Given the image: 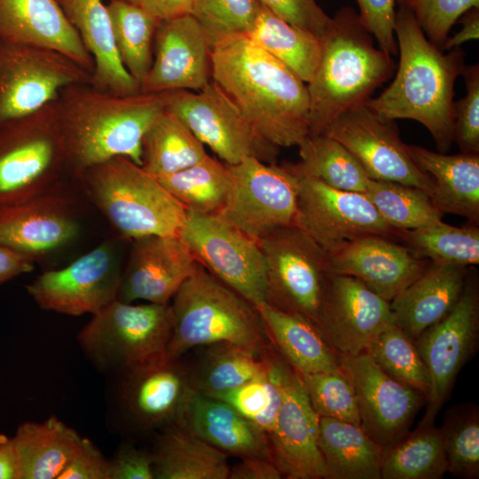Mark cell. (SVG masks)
Returning <instances> with one entry per match:
<instances>
[{"mask_svg": "<svg viewBox=\"0 0 479 479\" xmlns=\"http://www.w3.org/2000/svg\"><path fill=\"white\" fill-rule=\"evenodd\" d=\"M122 272L114 247L102 243L63 268L43 271L27 291L44 310L93 315L116 300Z\"/></svg>", "mask_w": 479, "mask_h": 479, "instance_id": "obj_17", "label": "cell"}, {"mask_svg": "<svg viewBox=\"0 0 479 479\" xmlns=\"http://www.w3.org/2000/svg\"><path fill=\"white\" fill-rule=\"evenodd\" d=\"M271 349L259 353L230 342L199 347L198 358L188 366L195 391L213 397L246 383L267 369Z\"/></svg>", "mask_w": 479, "mask_h": 479, "instance_id": "obj_35", "label": "cell"}, {"mask_svg": "<svg viewBox=\"0 0 479 479\" xmlns=\"http://www.w3.org/2000/svg\"><path fill=\"white\" fill-rule=\"evenodd\" d=\"M289 365L272 346L267 369L234 389L214 398L226 402L268 435L275 423L283 400Z\"/></svg>", "mask_w": 479, "mask_h": 479, "instance_id": "obj_42", "label": "cell"}, {"mask_svg": "<svg viewBox=\"0 0 479 479\" xmlns=\"http://www.w3.org/2000/svg\"><path fill=\"white\" fill-rule=\"evenodd\" d=\"M257 242L266 266L265 302L318 326L330 273L328 253L295 225L276 229Z\"/></svg>", "mask_w": 479, "mask_h": 479, "instance_id": "obj_10", "label": "cell"}, {"mask_svg": "<svg viewBox=\"0 0 479 479\" xmlns=\"http://www.w3.org/2000/svg\"><path fill=\"white\" fill-rule=\"evenodd\" d=\"M82 438L55 416L20 425L12 436L20 464V479H58Z\"/></svg>", "mask_w": 479, "mask_h": 479, "instance_id": "obj_32", "label": "cell"}, {"mask_svg": "<svg viewBox=\"0 0 479 479\" xmlns=\"http://www.w3.org/2000/svg\"><path fill=\"white\" fill-rule=\"evenodd\" d=\"M154 479H228L227 454L177 423L161 428L153 451Z\"/></svg>", "mask_w": 479, "mask_h": 479, "instance_id": "obj_33", "label": "cell"}, {"mask_svg": "<svg viewBox=\"0 0 479 479\" xmlns=\"http://www.w3.org/2000/svg\"><path fill=\"white\" fill-rule=\"evenodd\" d=\"M293 173L298 185L294 225L328 254L347 241L370 234L401 240L403 232L389 224L365 193L337 190Z\"/></svg>", "mask_w": 479, "mask_h": 479, "instance_id": "obj_15", "label": "cell"}, {"mask_svg": "<svg viewBox=\"0 0 479 479\" xmlns=\"http://www.w3.org/2000/svg\"><path fill=\"white\" fill-rule=\"evenodd\" d=\"M478 329V292L467 281L454 308L414 340L429 379L426 412L419 426L434 425L459 372L475 350Z\"/></svg>", "mask_w": 479, "mask_h": 479, "instance_id": "obj_18", "label": "cell"}, {"mask_svg": "<svg viewBox=\"0 0 479 479\" xmlns=\"http://www.w3.org/2000/svg\"><path fill=\"white\" fill-rule=\"evenodd\" d=\"M401 240L414 255L432 262L475 265L479 263V228L456 227L443 222L402 232Z\"/></svg>", "mask_w": 479, "mask_h": 479, "instance_id": "obj_44", "label": "cell"}, {"mask_svg": "<svg viewBox=\"0 0 479 479\" xmlns=\"http://www.w3.org/2000/svg\"><path fill=\"white\" fill-rule=\"evenodd\" d=\"M35 261L10 248L0 246V286L34 270Z\"/></svg>", "mask_w": 479, "mask_h": 479, "instance_id": "obj_56", "label": "cell"}, {"mask_svg": "<svg viewBox=\"0 0 479 479\" xmlns=\"http://www.w3.org/2000/svg\"><path fill=\"white\" fill-rule=\"evenodd\" d=\"M75 200L62 184L43 193L0 207V246L32 258L58 251L80 233Z\"/></svg>", "mask_w": 479, "mask_h": 479, "instance_id": "obj_21", "label": "cell"}, {"mask_svg": "<svg viewBox=\"0 0 479 479\" xmlns=\"http://www.w3.org/2000/svg\"><path fill=\"white\" fill-rule=\"evenodd\" d=\"M157 179L187 211L205 215L222 212L232 187L228 165L208 154L194 165Z\"/></svg>", "mask_w": 479, "mask_h": 479, "instance_id": "obj_39", "label": "cell"}, {"mask_svg": "<svg viewBox=\"0 0 479 479\" xmlns=\"http://www.w3.org/2000/svg\"><path fill=\"white\" fill-rule=\"evenodd\" d=\"M91 72L51 49L0 40V123L37 111Z\"/></svg>", "mask_w": 479, "mask_h": 479, "instance_id": "obj_13", "label": "cell"}, {"mask_svg": "<svg viewBox=\"0 0 479 479\" xmlns=\"http://www.w3.org/2000/svg\"><path fill=\"white\" fill-rule=\"evenodd\" d=\"M262 4L287 22L321 38L329 28L332 18L316 0H260Z\"/></svg>", "mask_w": 479, "mask_h": 479, "instance_id": "obj_52", "label": "cell"}, {"mask_svg": "<svg viewBox=\"0 0 479 479\" xmlns=\"http://www.w3.org/2000/svg\"><path fill=\"white\" fill-rule=\"evenodd\" d=\"M282 474L271 459L261 457L241 458L230 467L228 479H280Z\"/></svg>", "mask_w": 479, "mask_h": 479, "instance_id": "obj_55", "label": "cell"}, {"mask_svg": "<svg viewBox=\"0 0 479 479\" xmlns=\"http://www.w3.org/2000/svg\"><path fill=\"white\" fill-rule=\"evenodd\" d=\"M108 1H113V0H108ZM121 1H126V2L132 3V4H138V3H139V0H121Z\"/></svg>", "mask_w": 479, "mask_h": 479, "instance_id": "obj_60", "label": "cell"}, {"mask_svg": "<svg viewBox=\"0 0 479 479\" xmlns=\"http://www.w3.org/2000/svg\"><path fill=\"white\" fill-rule=\"evenodd\" d=\"M396 4L408 10L426 37L443 51L452 26L467 10L479 7V0H396Z\"/></svg>", "mask_w": 479, "mask_h": 479, "instance_id": "obj_49", "label": "cell"}, {"mask_svg": "<svg viewBox=\"0 0 479 479\" xmlns=\"http://www.w3.org/2000/svg\"><path fill=\"white\" fill-rule=\"evenodd\" d=\"M447 472V459L439 428L418 426L384 452L381 478L438 479Z\"/></svg>", "mask_w": 479, "mask_h": 479, "instance_id": "obj_40", "label": "cell"}, {"mask_svg": "<svg viewBox=\"0 0 479 479\" xmlns=\"http://www.w3.org/2000/svg\"><path fill=\"white\" fill-rule=\"evenodd\" d=\"M366 352L391 378L428 397L429 379L414 341L395 323L386 326L372 341Z\"/></svg>", "mask_w": 479, "mask_h": 479, "instance_id": "obj_45", "label": "cell"}, {"mask_svg": "<svg viewBox=\"0 0 479 479\" xmlns=\"http://www.w3.org/2000/svg\"><path fill=\"white\" fill-rule=\"evenodd\" d=\"M447 472L475 479L479 475V414L474 405L451 409L441 428Z\"/></svg>", "mask_w": 479, "mask_h": 479, "instance_id": "obj_46", "label": "cell"}, {"mask_svg": "<svg viewBox=\"0 0 479 479\" xmlns=\"http://www.w3.org/2000/svg\"><path fill=\"white\" fill-rule=\"evenodd\" d=\"M414 163L432 180L430 199L442 213L479 223V153L448 155L406 145Z\"/></svg>", "mask_w": 479, "mask_h": 479, "instance_id": "obj_30", "label": "cell"}, {"mask_svg": "<svg viewBox=\"0 0 479 479\" xmlns=\"http://www.w3.org/2000/svg\"><path fill=\"white\" fill-rule=\"evenodd\" d=\"M255 306L271 343L298 374L343 373L338 356L314 323L265 302Z\"/></svg>", "mask_w": 479, "mask_h": 479, "instance_id": "obj_31", "label": "cell"}, {"mask_svg": "<svg viewBox=\"0 0 479 479\" xmlns=\"http://www.w3.org/2000/svg\"><path fill=\"white\" fill-rule=\"evenodd\" d=\"M58 479H109V459L88 438Z\"/></svg>", "mask_w": 479, "mask_h": 479, "instance_id": "obj_54", "label": "cell"}, {"mask_svg": "<svg viewBox=\"0 0 479 479\" xmlns=\"http://www.w3.org/2000/svg\"><path fill=\"white\" fill-rule=\"evenodd\" d=\"M328 255L330 272L357 278L389 302L428 264L397 240L376 234L347 241Z\"/></svg>", "mask_w": 479, "mask_h": 479, "instance_id": "obj_25", "label": "cell"}, {"mask_svg": "<svg viewBox=\"0 0 479 479\" xmlns=\"http://www.w3.org/2000/svg\"><path fill=\"white\" fill-rule=\"evenodd\" d=\"M166 108L225 164L234 165L247 157L277 161L279 147L263 138L212 80L197 91H169Z\"/></svg>", "mask_w": 479, "mask_h": 479, "instance_id": "obj_11", "label": "cell"}, {"mask_svg": "<svg viewBox=\"0 0 479 479\" xmlns=\"http://www.w3.org/2000/svg\"><path fill=\"white\" fill-rule=\"evenodd\" d=\"M169 91L118 95L90 82L63 88L56 98L59 122L75 177L118 156L142 166V139L166 108Z\"/></svg>", "mask_w": 479, "mask_h": 479, "instance_id": "obj_3", "label": "cell"}, {"mask_svg": "<svg viewBox=\"0 0 479 479\" xmlns=\"http://www.w3.org/2000/svg\"><path fill=\"white\" fill-rule=\"evenodd\" d=\"M67 169L56 99L0 123V207L55 188Z\"/></svg>", "mask_w": 479, "mask_h": 479, "instance_id": "obj_7", "label": "cell"}, {"mask_svg": "<svg viewBox=\"0 0 479 479\" xmlns=\"http://www.w3.org/2000/svg\"><path fill=\"white\" fill-rule=\"evenodd\" d=\"M106 6L119 57L140 85L152 66L153 39L161 20L140 5L126 1H109Z\"/></svg>", "mask_w": 479, "mask_h": 479, "instance_id": "obj_41", "label": "cell"}, {"mask_svg": "<svg viewBox=\"0 0 479 479\" xmlns=\"http://www.w3.org/2000/svg\"><path fill=\"white\" fill-rule=\"evenodd\" d=\"M362 24L376 39L385 53L397 55L398 47L395 36L396 0H356Z\"/></svg>", "mask_w": 479, "mask_h": 479, "instance_id": "obj_51", "label": "cell"}, {"mask_svg": "<svg viewBox=\"0 0 479 479\" xmlns=\"http://www.w3.org/2000/svg\"><path fill=\"white\" fill-rule=\"evenodd\" d=\"M210 41L189 13L161 20L155 31L152 66L140 92L161 93L201 90L211 81Z\"/></svg>", "mask_w": 479, "mask_h": 479, "instance_id": "obj_22", "label": "cell"}, {"mask_svg": "<svg viewBox=\"0 0 479 479\" xmlns=\"http://www.w3.org/2000/svg\"><path fill=\"white\" fill-rule=\"evenodd\" d=\"M393 323L389 301L357 278L328 274L317 326L337 356L365 352L379 333Z\"/></svg>", "mask_w": 479, "mask_h": 479, "instance_id": "obj_20", "label": "cell"}, {"mask_svg": "<svg viewBox=\"0 0 479 479\" xmlns=\"http://www.w3.org/2000/svg\"><path fill=\"white\" fill-rule=\"evenodd\" d=\"M247 36L306 84L312 79L321 54V39L316 35L291 25L263 6Z\"/></svg>", "mask_w": 479, "mask_h": 479, "instance_id": "obj_37", "label": "cell"}, {"mask_svg": "<svg viewBox=\"0 0 479 479\" xmlns=\"http://www.w3.org/2000/svg\"><path fill=\"white\" fill-rule=\"evenodd\" d=\"M0 40L57 51L92 74V58L58 0H0Z\"/></svg>", "mask_w": 479, "mask_h": 479, "instance_id": "obj_26", "label": "cell"}, {"mask_svg": "<svg viewBox=\"0 0 479 479\" xmlns=\"http://www.w3.org/2000/svg\"><path fill=\"white\" fill-rule=\"evenodd\" d=\"M318 446L327 479H381L384 450L361 426L319 417Z\"/></svg>", "mask_w": 479, "mask_h": 479, "instance_id": "obj_34", "label": "cell"}, {"mask_svg": "<svg viewBox=\"0 0 479 479\" xmlns=\"http://www.w3.org/2000/svg\"><path fill=\"white\" fill-rule=\"evenodd\" d=\"M172 329L170 303L116 299L92 315L77 341L91 365L109 375L165 357Z\"/></svg>", "mask_w": 479, "mask_h": 479, "instance_id": "obj_8", "label": "cell"}, {"mask_svg": "<svg viewBox=\"0 0 479 479\" xmlns=\"http://www.w3.org/2000/svg\"><path fill=\"white\" fill-rule=\"evenodd\" d=\"M175 423L227 455L271 459L267 435L220 399L195 391Z\"/></svg>", "mask_w": 479, "mask_h": 479, "instance_id": "obj_28", "label": "cell"}, {"mask_svg": "<svg viewBox=\"0 0 479 479\" xmlns=\"http://www.w3.org/2000/svg\"><path fill=\"white\" fill-rule=\"evenodd\" d=\"M395 36L399 64L392 82L365 105L380 116L412 119L428 129L440 153L453 142L454 85L465 68V52L444 53L425 35L413 15L398 7Z\"/></svg>", "mask_w": 479, "mask_h": 479, "instance_id": "obj_2", "label": "cell"}, {"mask_svg": "<svg viewBox=\"0 0 479 479\" xmlns=\"http://www.w3.org/2000/svg\"><path fill=\"white\" fill-rule=\"evenodd\" d=\"M170 303L173 329L166 357H182L194 348L230 342L265 352L271 343L254 304L200 263Z\"/></svg>", "mask_w": 479, "mask_h": 479, "instance_id": "obj_5", "label": "cell"}, {"mask_svg": "<svg viewBox=\"0 0 479 479\" xmlns=\"http://www.w3.org/2000/svg\"><path fill=\"white\" fill-rule=\"evenodd\" d=\"M365 194L383 219L400 232L443 222V214L435 207L429 195L417 187L370 179Z\"/></svg>", "mask_w": 479, "mask_h": 479, "instance_id": "obj_43", "label": "cell"}, {"mask_svg": "<svg viewBox=\"0 0 479 479\" xmlns=\"http://www.w3.org/2000/svg\"><path fill=\"white\" fill-rule=\"evenodd\" d=\"M75 177L122 237L179 236L187 210L155 177L130 159L114 157Z\"/></svg>", "mask_w": 479, "mask_h": 479, "instance_id": "obj_6", "label": "cell"}, {"mask_svg": "<svg viewBox=\"0 0 479 479\" xmlns=\"http://www.w3.org/2000/svg\"><path fill=\"white\" fill-rule=\"evenodd\" d=\"M93 60L90 83L118 95L140 92L124 67L114 42L112 20L103 0H58Z\"/></svg>", "mask_w": 479, "mask_h": 479, "instance_id": "obj_29", "label": "cell"}, {"mask_svg": "<svg viewBox=\"0 0 479 479\" xmlns=\"http://www.w3.org/2000/svg\"><path fill=\"white\" fill-rule=\"evenodd\" d=\"M199 263L180 236L150 235L133 240L122 272L117 300L169 304Z\"/></svg>", "mask_w": 479, "mask_h": 479, "instance_id": "obj_24", "label": "cell"}, {"mask_svg": "<svg viewBox=\"0 0 479 479\" xmlns=\"http://www.w3.org/2000/svg\"><path fill=\"white\" fill-rule=\"evenodd\" d=\"M0 479H20V464L12 437L0 434Z\"/></svg>", "mask_w": 479, "mask_h": 479, "instance_id": "obj_59", "label": "cell"}, {"mask_svg": "<svg viewBox=\"0 0 479 479\" xmlns=\"http://www.w3.org/2000/svg\"><path fill=\"white\" fill-rule=\"evenodd\" d=\"M228 167L232 187L217 215L256 241L276 229L294 225L297 178L286 163L247 157Z\"/></svg>", "mask_w": 479, "mask_h": 479, "instance_id": "obj_14", "label": "cell"}, {"mask_svg": "<svg viewBox=\"0 0 479 479\" xmlns=\"http://www.w3.org/2000/svg\"><path fill=\"white\" fill-rule=\"evenodd\" d=\"M300 377L318 417L334 418L361 426L355 390L343 373L320 372Z\"/></svg>", "mask_w": 479, "mask_h": 479, "instance_id": "obj_48", "label": "cell"}, {"mask_svg": "<svg viewBox=\"0 0 479 479\" xmlns=\"http://www.w3.org/2000/svg\"><path fill=\"white\" fill-rule=\"evenodd\" d=\"M263 6L260 0H194L191 14L213 46L231 36L247 35Z\"/></svg>", "mask_w": 479, "mask_h": 479, "instance_id": "obj_47", "label": "cell"}, {"mask_svg": "<svg viewBox=\"0 0 479 479\" xmlns=\"http://www.w3.org/2000/svg\"><path fill=\"white\" fill-rule=\"evenodd\" d=\"M109 479H154L153 452L122 443L109 459Z\"/></svg>", "mask_w": 479, "mask_h": 479, "instance_id": "obj_53", "label": "cell"}, {"mask_svg": "<svg viewBox=\"0 0 479 479\" xmlns=\"http://www.w3.org/2000/svg\"><path fill=\"white\" fill-rule=\"evenodd\" d=\"M338 358L355 390L362 428L384 452L390 449L408 433L426 397L391 378L366 352Z\"/></svg>", "mask_w": 479, "mask_h": 479, "instance_id": "obj_19", "label": "cell"}, {"mask_svg": "<svg viewBox=\"0 0 479 479\" xmlns=\"http://www.w3.org/2000/svg\"><path fill=\"white\" fill-rule=\"evenodd\" d=\"M461 22V29L446 40L443 51H450L470 40L479 38V7L467 10L458 20Z\"/></svg>", "mask_w": 479, "mask_h": 479, "instance_id": "obj_58", "label": "cell"}, {"mask_svg": "<svg viewBox=\"0 0 479 479\" xmlns=\"http://www.w3.org/2000/svg\"><path fill=\"white\" fill-rule=\"evenodd\" d=\"M322 134L341 143L371 179L414 186L431 196L432 180L412 160L395 120L364 104L339 114Z\"/></svg>", "mask_w": 479, "mask_h": 479, "instance_id": "obj_16", "label": "cell"}, {"mask_svg": "<svg viewBox=\"0 0 479 479\" xmlns=\"http://www.w3.org/2000/svg\"><path fill=\"white\" fill-rule=\"evenodd\" d=\"M466 95L454 102L453 141L461 153H479V66L465 67Z\"/></svg>", "mask_w": 479, "mask_h": 479, "instance_id": "obj_50", "label": "cell"}, {"mask_svg": "<svg viewBox=\"0 0 479 479\" xmlns=\"http://www.w3.org/2000/svg\"><path fill=\"white\" fill-rule=\"evenodd\" d=\"M467 282V266L431 262L389 302L395 324L416 340L454 308Z\"/></svg>", "mask_w": 479, "mask_h": 479, "instance_id": "obj_27", "label": "cell"}, {"mask_svg": "<svg viewBox=\"0 0 479 479\" xmlns=\"http://www.w3.org/2000/svg\"><path fill=\"white\" fill-rule=\"evenodd\" d=\"M194 0H139L138 5L161 20L192 13Z\"/></svg>", "mask_w": 479, "mask_h": 479, "instance_id": "obj_57", "label": "cell"}, {"mask_svg": "<svg viewBox=\"0 0 479 479\" xmlns=\"http://www.w3.org/2000/svg\"><path fill=\"white\" fill-rule=\"evenodd\" d=\"M373 37L351 7L341 8L332 18L307 83L308 135L322 134L339 114L365 104L394 74V60L374 46Z\"/></svg>", "mask_w": 479, "mask_h": 479, "instance_id": "obj_4", "label": "cell"}, {"mask_svg": "<svg viewBox=\"0 0 479 479\" xmlns=\"http://www.w3.org/2000/svg\"><path fill=\"white\" fill-rule=\"evenodd\" d=\"M319 417L312 408L300 375L288 366L283 400L267 435L270 454L283 477L327 479L318 446Z\"/></svg>", "mask_w": 479, "mask_h": 479, "instance_id": "obj_23", "label": "cell"}, {"mask_svg": "<svg viewBox=\"0 0 479 479\" xmlns=\"http://www.w3.org/2000/svg\"><path fill=\"white\" fill-rule=\"evenodd\" d=\"M211 80L272 145H298L309 134L307 84L247 35L212 46Z\"/></svg>", "mask_w": 479, "mask_h": 479, "instance_id": "obj_1", "label": "cell"}, {"mask_svg": "<svg viewBox=\"0 0 479 479\" xmlns=\"http://www.w3.org/2000/svg\"><path fill=\"white\" fill-rule=\"evenodd\" d=\"M181 358L165 357L107 375L110 426L142 432L175 423L195 392Z\"/></svg>", "mask_w": 479, "mask_h": 479, "instance_id": "obj_9", "label": "cell"}, {"mask_svg": "<svg viewBox=\"0 0 479 479\" xmlns=\"http://www.w3.org/2000/svg\"><path fill=\"white\" fill-rule=\"evenodd\" d=\"M179 236L217 279L254 305L265 302V260L256 240L220 215L191 211Z\"/></svg>", "mask_w": 479, "mask_h": 479, "instance_id": "obj_12", "label": "cell"}, {"mask_svg": "<svg viewBox=\"0 0 479 479\" xmlns=\"http://www.w3.org/2000/svg\"><path fill=\"white\" fill-rule=\"evenodd\" d=\"M207 155L205 145L167 108L153 120L142 139L141 167L156 178L183 170Z\"/></svg>", "mask_w": 479, "mask_h": 479, "instance_id": "obj_36", "label": "cell"}, {"mask_svg": "<svg viewBox=\"0 0 479 479\" xmlns=\"http://www.w3.org/2000/svg\"><path fill=\"white\" fill-rule=\"evenodd\" d=\"M297 146L301 161L285 162L293 172L318 179L337 190L366 192L371 178L337 140L326 134L307 135Z\"/></svg>", "mask_w": 479, "mask_h": 479, "instance_id": "obj_38", "label": "cell"}]
</instances>
